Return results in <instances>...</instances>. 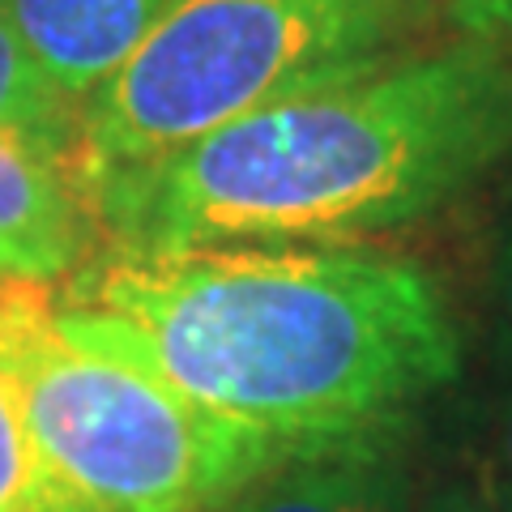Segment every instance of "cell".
Segmentation results:
<instances>
[{"label":"cell","instance_id":"1","mask_svg":"<svg viewBox=\"0 0 512 512\" xmlns=\"http://www.w3.org/2000/svg\"><path fill=\"white\" fill-rule=\"evenodd\" d=\"M52 320L282 448L406 427L461 372L440 282L359 244L111 252L52 299Z\"/></svg>","mask_w":512,"mask_h":512},{"label":"cell","instance_id":"2","mask_svg":"<svg viewBox=\"0 0 512 512\" xmlns=\"http://www.w3.org/2000/svg\"><path fill=\"white\" fill-rule=\"evenodd\" d=\"M512 154V52L461 39L291 94L86 180L120 256L338 244L457 201Z\"/></svg>","mask_w":512,"mask_h":512},{"label":"cell","instance_id":"3","mask_svg":"<svg viewBox=\"0 0 512 512\" xmlns=\"http://www.w3.org/2000/svg\"><path fill=\"white\" fill-rule=\"evenodd\" d=\"M0 384L35 457V512H210L291 453L64 338L43 286H0Z\"/></svg>","mask_w":512,"mask_h":512},{"label":"cell","instance_id":"4","mask_svg":"<svg viewBox=\"0 0 512 512\" xmlns=\"http://www.w3.org/2000/svg\"><path fill=\"white\" fill-rule=\"evenodd\" d=\"M423 0H171L77 107V180L137 167L291 94L402 56Z\"/></svg>","mask_w":512,"mask_h":512},{"label":"cell","instance_id":"5","mask_svg":"<svg viewBox=\"0 0 512 512\" xmlns=\"http://www.w3.org/2000/svg\"><path fill=\"white\" fill-rule=\"evenodd\" d=\"M94 235L73 146L0 133V278L47 286L82 269Z\"/></svg>","mask_w":512,"mask_h":512},{"label":"cell","instance_id":"6","mask_svg":"<svg viewBox=\"0 0 512 512\" xmlns=\"http://www.w3.org/2000/svg\"><path fill=\"white\" fill-rule=\"evenodd\" d=\"M406 427L291 448L222 512H406Z\"/></svg>","mask_w":512,"mask_h":512},{"label":"cell","instance_id":"7","mask_svg":"<svg viewBox=\"0 0 512 512\" xmlns=\"http://www.w3.org/2000/svg\"><path fill=\"white\" fill-rule=\"evenodd\" d=\"M167 9L171 0H0L5 26L73 107L146 43Z\"/></svg>","mask_w":512,"mask_h":512},{"label":"cell","instance_id":"8","mask_svg":"<svg viewBox=\"0 0 512 512\" xmlns=\"http://www.w3.org/2000/svg\"><path fill=\"white\" fill-rule=\"evenodd\" d=\"M77 107L47 82L22 39L0 18V133H26L73 146Z\"/></svg>","mask_w":512,"mask_h":512},{"label":"cell","instance_id":"9","mask_svg":"<svg viewBox=\"0 0 512 512\" xmlns=\"http://www.w3.org/2000/svg\"><path fill=\"white\" fill-rule=\"evenodd\" d=\"M0 512H35V457L5 384H0Z\"/></svg>","mask_w":512,"mask_h":512},{"label":"cell","instance_id":"10","mask_svg":"<svg viewBox=\"0 0 512 512\" xmlns=\"http://www.w3.org/2000/svg\"><path fill=\"white\" fill-rule=\"evenodd\" d=\"M491 342L495 355L512 363V222L491 256Z\"/></svg>","mask_w":512,"mask_h":512},{"label":"cell","instance_id":"11","mask_svg":"<svg viewBox=\"0 0 512 512\" xmlns=\"http://www.w3.org/2000/svg\"><path fill=\"white\" fill-rule=\"evenodd\" d=\"M444 9L466 30V39L495 47L512 43V0H444Z\"/></svg>","mask_w":512,"mask_h":512},{"label":"cell","instance_id":"12","mask_svg":"<svg viewBox=\"0 0 512 512\" xmlns=\"http://www.w3.org/2000/svg\"><path fill=\"white\" fill-rule=\"evenodd\" d=\"M491 483H495V495H491L495 512H512V393L500 402L495 431H491Z\"/></svg>","mask_w":512,"mask_h":512},{"label":"cell","instance_id":"13","mask_svg":"<svg viewBox=\"0 0 512 512\" xmlns=\"http://www.w3.org/2000/svg\"><path fill=\"white\" fill-rule=\"evenodd\" d=\"M419 512H495V504L470 483H444L427 495Z\"/></svg>","mask_w":512,"mask_h":512},{"label":"cell","instance_id":"14","mask_svg":"<svg viewBox=\"0 0 512 512\" xmlns=\"http://www.w3.org/2000/svg\"><path fill=\"white\" fill-rule=\"evenodd\" d=\"M210 512H222V508H210Z\"/></svg>","mask_w":512,"mask_h":512}]
</instances>
